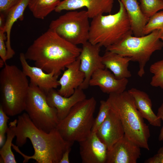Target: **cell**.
<instances>
[{
  "instance_id": "f1b7e54d",
  "label": "cell",
  "mask_w": 163,
  "mask_h": 163,
  "mask_svg": "<svg viewBox=\"0 0 163 163\" xmlns=\"http://www.w3.org/2000/svg\"><path fill=\"white\" fill-rule=\"evenodd\" d=\"M9 117L0 106V146L2 147L5 142V134L8 128L7 122Z\"/></svg>"
},
{
  "instance_id": "7402d4cb",
  "label": "cell",
  "mask_w": 163,
  "mask_h": 163,
  "mask_svg": "<svg viewBox=\"0 0 163 163\" xmlns=\"http://www.w3.org/2000/svg\"><path fill=\"white\" fill-rule=\"evenodd\" d=\"M30 0H21L6 15L5 23L3 28L6 37L5 43L7 50V60L12 58L15 54V52L11 47V34L12 27L18 19L20 20L23 19L24 12L26 7L28 6Z\"/></svg>"
},
{
  "instance_id": "4fadbf2b",
  "label": "cell",
  "mask_w": 163,
  "mask_h": 163,
  "mask_svg": "<svg viewBox=\"0 0 163 163\" xmlns=\"http://www.w3.org/2000/svg\"><path fill=\"white\" fill-rule=\"evenodd\" d=\"M79 143L82 163H106L108 149L96 133Z\"/></svg>"
},
{
  "instance_id": "1f68e13d",
  "label": "cell",
  "mask_w": 163,
  "mask_h": 163,
  "mask_svg": "<svg viewBox=\"0 0 163 163\" xmlns=\"http://www.w3.org/2000/svg\"><path fill=\"white\" fill-rule=\"evenodd\" d=\"M146 163H163V146L160 147L156 154L145 160Z\"/></svg>"
},
{
  "instance_id": "e0dca14e",
  "label": "cell",
  "mask_w": 163,
  "mask_h": 163,
  "mask_svg": "<svg viewBox=\"0 0 163 163\" xmlns=\"http://www.w3.org/2000/svg\"><path fill=\"white\" fill-rule=\"evenodd\" d=\"M46 96L48 104L56 109L59 120L64 119L75 104L86 98L83 90L79 88L69 97L62 96L55 89L51 90Z\"/></svg>"
},
{
  "instance_id": "2e32d148",
  "label": "cell",
  "mask_w": 163,
  "mask_h": 163,
  "mask_svg": "<svg viewBox=\"0 0 163 163\" xmlns=\"http://www.w3.org/2000/svg\"><path fill=\"white\" fill-rule=\"evenodd\" d=\"M96 133L101 140L107 145L108 150L110 149L125 135L120 119L110 109L107 117Z\"/></svg>"
},
{
  "instance_id": "7c38bea8",
  "label": "cell",
  "mask_w": 163,
  "mask_h": 163,
  "mask_svg": "<svg viewBox=\"0 0 163 163\" xmlns=\"http://www.w3.org/2000/svg\"><path fill=\"white\" fill-rule=\"evenodd\" d=\"M114 0H63L61 1L55 11L60 12L63 10L72 11L86 7L90 18L104 13H110Z\"/></svg>"
},
{
  "instance_id": "ffe728a7",
  "label": "cell",
  "mask_w": 163,
  "mask_h": 163,
  "mask_svg": "<svg viewBox=\"0 0 163 163\" xmlns=\"http://www.w3.org/2000/svg\"><path fill=\"white\" fill-rule=\"evenodd\" d=\"M134 100L136 106L142 117L151 125L160 127L161 120L152 110V103L149 95L145 92L135 88L128 91Z\"/></svg>"
},
{
  "instance_id": "3957f363",
  "label": "cell",
  "mask_w": 163,
  "mask_h": 163,
  "mask_svg": "<svg viewBox=\"0 0 163 163\" xmlns=\"http://www.w3.org/2000/svg\"><path fill=\"white\" fill-rule=\"evenodd\" d=\"M106 101L110 109L120 119L125 136L141 148L149 150V127L145 122L136 106L133 97L128 91L110 94Z\"/></svg>"
},
{
  "instance_id": "4dcf8cb0",
  "label": "cell",
  "mask_w": 163,
  "mask_h": 163,
  "mask_svg": "<svg viewBox=\"0 0 163 163\" xmlns=\"http://www.w3.org/2000/svg\"><path fill=\"white\" fill-rule=\"evenodd\" d=\"M6 40L5 33L3 28H0V56L1 59L6 63L7 50L5 41Z\"/></svg>"
},
{
  "instance_id": "5b68a950",
  "label": "cell",
  "mask_w": 163,
  "mask_h": 163,
  "mask_svg": "<svg viewBox=\"0 0 163 163\" xmlns=\"http://www.w3.org/2000/svg\"><path fill=\"white\" fill-rule=\"evenodd\" d=\"M118 11L113 14L98 15L90 23L88 41L106 48L133 34L130 22L122 2L118 0Z\"/></svg>"
},
{
  "instance_id": "9c48e42d",
  "label": "cell",
  "mask_w": 163,
  "mask_h": 163,
  "mask_svg": "<svg viewBox=\"0 0 163 163\" xmlns=\"http://www.w3.org/2000/svg\"><path fill=\"white\" fill-rule=\"evenodd\" d=\"M87 11H70L50 22L49 28L77 45L88 41L90 24Z\"/></svg>"
},
{
  "instance_id": "4316f807",
  "label": "cell",
  "mask_w": 163,
  "mask_h": 163,
  "mask_svg": "<svg viewBox=\"0 0 163 163\" xmlns=\"http://www.w3.org/2000/svg\"><path fill=\"white\" fill-rule=\"evenodd\" d=\"M158 30L163 31V11L157 12L149 18L143 34L144 35H146Z\"/></svg>"
},
{
  "instance_id": "30bf717a",
  "label": "cell",
  "mask_w": 163,
  "mask_h": 163,
  "mask_svg": "<svg viewBox=\"0 0 163 163\" xmlns=\"http://www.w3.org/2000/svg\"><path fill=\"white\" fill-rule=\"evenodd\" d=\"M78 56L80 60V69L85 75L84 80L79 88L84 90L89 85V81L93 73L97 70L104 69L100 52L101 47L98 44H93L88 41L82 45Z\"/></svg>"
},
{
  "instance_id": "5bb4252c",
  "label": "cell",
  "mask_w": 163,
  "mask_h": 163,
  "mask_svg": "<svg viewBox=\"0 0 163 163\" xmlns=\"http://www.w3.org/2000/svg\"><path fill=\"white\" fill-rule=\"evenodd\" d=\"M19 59L24 74L29 77L30 82H33L46 94L51 90L56 89L59 86L58 76L53 72H45L41 69L30 66L26 59L24 54L21 53Z\"/></svg>"
},
{
  "instance_id": "ac0fdd59",
  "label": "cell",
  "mask_w": 163,
  "mask_h": 163,
  "mask_svg": "<svg viewBox=\"0 0 163 163\" xmlns=\"http://www.w3.org/2000/svg\"><path fill=\"white\" fill-rule=\"evenodd\" d=\"M80 64L78 57L75 61L66 67V69L58 80L60 88L57 91L62 96H71L83 83L85 75L80 69Z\"/></svg>"
},
{
  "instance_id": "52a82bcc",
  "label": "cell",
  "mask_w": 163,
  "mask_h": 163,
  "mask_svg": "<svg viewBox=\"0 0 163 163\" xmlns=\"http://www.w3.org/2000/svg\"><path fill=\"white\" fill-rule=\"evenodd\" d=\"M162 31L155 30L150 34L137 37L129 34L119 42L106 48V50L129 57L131 61L138 63L137 75L142 77L145 65L152 54L162 49L163 43L160 40Z\"/></svg>"
},
{
  "instance_id": "836d02e7",
  "label": "cell",
  "mask_w": 163,
  "mask_h": 163,
  "mask_svg": "<svg viewBox=\"0 0 163 163\" xmlns=\"http://www.w3.org/2000/svg\"><path fill=\"white\" fill-rule=\"evenodd\" d=\"M71 147L68 148L63 153L59 163H69V154L71 151Z\"/></svg>"
},
{
  "instance_id": "83f0119b",
  "label": "cell",
  "mask_w": 163,
  "mask_h": 163,
  "mask_svg": "<svg viewBox=\"0 0 163 163\" xmlns=\"http://www.w3.org/2000/svg\"><path fill=\"white\" fill-rule=\"evenodd\" d=\"M100 106L97 115L94 119L91 133H96L107 117L110 108L107 101H100Z\"/></svg>"
},
{
  "instance_id": "d4e9b609",
  "label": "cell",
  "mask_w": 163,
  "mask_h": 163,
  "mask_svg": "<svg viewBox=\"0 0 163 163\" xmlns=\"http://www.w3.org/2000/svg\"><path fill=\"white\" fill-rule=\"evenodd\" d=\"M141 9L149 18L158 11L163 9V0H139Z\"/></svg>"
},
{
  "instance_id": "9a60e30c",
  "label": "cell",
  "mask_w": 163,
  "mask_h": 163,
  "mask_svg": "<svg viewBox=\"0 0 163 163\" xmlns=\"http://www.w3.org/2000/svg\"><path fill=\"white\" fill-rule=\"evenodd\" d=\"M129 81L128 78L118 79L107 69H100L92 74L89 85L97 86L104 93L109 94H119L125 91Z\"/></svg>"
},
{
  "instance_id": "d6a6232c",
  "label": "cell",
  "mask_w": 163,
  "mask_h": 163,
  "mask_svg": "<svg viewBox=\"0 0 163 163\" xmlns=\"http://www.w3.org/2000/svg\"><path fill=\"white\" fill-rule=\"evenodd\" d=\"M157 116L163 121V103L158 109ZM158 139L159 141H163V126L161 129Z\"/></svg>"
},
{
  "instance_id": "8992f818",
  "label": "cell",
  "mask_w": 163,
  "mask_h": 163,
  "mask_svg": "<svg viewBox=\"0 0 163 163\" xmlns=\"http://www.w3.org/2000/svg\"><path fill=\"white\" fill-rule=\"evenodd\" d=\"M97 102L92 97L80 101L59 120L56 129L66 141L73 143L88 138L91 133Z\"/></svg>"
},
{
  "instance_id": "ba28073f",
  "label": "cell",
  "mask_w": 163,
  "mask_h": 163,
  "mask_svg": "<svg viewBox=\"0 0 163 163\" xmlns=\"http://www.w3.org/2000/svg\"><path fill=\"white\" fill-rule=\"evenodd\" d=\"M24 110L33 123L46 133L56 129L59 121L56 109L47 103L46 94L30 82Z\"/></svg>"
},
{
  "instance_id": "8fae6325",
  "label": "cell",
  "mask_w": 163,
  "mask_h": 163,
  "mask_svg": "<svg viewBox=\"0 0 163 163\" xmlns=\"http://www.w3.org/2000/svg\"><path fill=\"white\" fill-rule=\"evenodd\" d=\"M140 148L124 135L108 150L106 163H136Z\"/></svg>"
},
{
  "instance_id": "f546056e",
  "label": "cell",
  "mask_w": 163,
  "mask_h": 163,
  "mask_svg": "<svg viewBox=\"0 0 163 163\" xmlns=\"http://www.w3.org/2000/svg\"><path fill=\"white\" fill-rule=\"evenodd\" d=\"M21 0H0V14L6 15Z\"/></svg>"
},
{
  "instance_id": "7a4b0ae2",
  "label": "cell",
  "mask_w": 163,
  "mask_h": 163,
  "mask_svg": "<svg viewBox=\"0 0 163 163\" xmlns=\"http://www.w3.org/2000/svg\"><path fill=\"white\" fill-rule=\"evenodd\" d=\"M81 50L49 28L34 41L24 54L26 59L33 61L35 66L59 76L62 71L77 59Z\"/></svg>"
},
{
  "instance_id": "d590c367",
  "label": "cell",
  "mask_w": 163,
  "mask_h": 163,
  "mask_svg": "<svg viewBox=\"0 0 163 163\" xmlns=\"http://www.w3.org/2000/svg\"><path fill=\"white\" fill-rule=\"evenodd\" d=\"M5 63L2 59H0V68L3 67Z\"/></svg>"
},
{
  "instance_id": "277c9868",
  "label": "cell",
  "mask_w": 163,
  "mask_h": 163,
  "mask_svg": "<svg viewBox=\"0 0 163 163\" xmlns=\"http://www.w3.org/2000/svg\"><path fill=\"white\" fill-rule=\"evenodd\" d=\"M29 84L22 70L5 63L0 72V105L8 116H14L24 110Z\"/></svg>"
},
{
  "instance_id": "e575fe53",
  "label": "cell",
  "mask_w": 163,
  "mask_h": 163,
  "mask_svg": "<svg viewBox=\"0 0 163 163\" xmlns=\"http://www.w3.org/2000/svg\"><path fill=\"white\" fill-rule=\"evenodd\" d=\"M4 15L2 14H0V28H3L5 23Z\"/></svg>"
},
{
  "instance_id": "603a6c76",
  "label": "cell",
  "mask_w": 163,
  "mask_h": 163,
  "mask_svg": "<svg viewBox=\"0 0 163 163\" xmlns=\"http://www.w3.org/2000/svg\"><path fill=\"white\" fill-rule=\"evenodd\" d=\"M60 0H30L28 5L33 16L43 19L55 10Z\"/></svg>"
},
{
  "instance_id": "44dd1931",
  "label": "cell",
  "mask_w": 163,
  "mask_h": 163,
  "mask_svg": "<svg viewBox=\"0 0 163 163\" xmlns=\"http://www.w3.org/2000/svg\"><path fill=\"white\" fill-rule=\"evenodd\" d=\"M123 5L129 18L135 36H144V27L149 18L142 12L137 0H120Z\"/></svg>"
},
{
  "instance_id": "8d00e7d4",
  "label": "cell",
  "mask_w": 163,
  "mask_h": 163,
  "mask_svg": "<svg viewBox=\"0 0 163 163\" xmlns=\"http://www.w3.org/2000/svg\"><path fill=\"white\" fill-rule=\"evenodd\" d=\"M160 39H161L163 41V31L161 34V36L160 37Z\"/></svg>"
},
{
  "instance_id": "cb8c5ba5",
  "label": "cell",
  "mask_w": 163,
  "mask_h": 163,
  "mask_svg": "<svg viewBox=\"0 0 163 163\" xmlns=\"http://www.w3.org/2000/svg\"><path fill=\"white\" fill-rule=\"evenodd\" d=\"M17 119L10 122L6 134L7 138L4 144L0 150V155L2 162L4 163H17L14 154L11 150L12 141L16 136L15 128Z\"/></svg>"
},
{
  "instance_id": "484cf974",
  "label": "cell",
  "mask_w": 163,
  "mask_h": 163,
  "mask_svg": "<svg viewBox=\"0 0 163 163\" xmlns=\"http://www.w3.org/2000/svg\"><path fill=\"white\" fill-rule=\"evenodd\" d=\"M149 71L153 74L150 83L151 85L163 89V59L152 64Z\"/></svg>"
},
{
  "instance_id": "6da1fadb",
  "label": "cell",
  "mask_w": 163,
  "mask_h": 163,
  "mask_svg": "<svg viewBox=\"0 0 163 163\" xmlns=\"http://www.w3.org/2000/svg\"><path fill=\"white\" fill-rule=\"evenodd\" d=\"M15 128L16 145L13 149L24 158L37 163H59L62 155L74 143L65 140L56 128L46 133L38 128L28 115L18 116Z\"/></svg>"
},
{
  "instance_id": "d6986e66",
  "label": "cell",
  "mask_w": 163,
  "mask_h": 163,
  "mask_svg": "<svg viewBox=\"0 0 163 163\" xmlns=\"http://www.w3.org/2000/svg\"><path fill=\"white\" fill-rule=\"evenodd\" d=\"M101 60L105 68L110 69L118 79L128 78L132 74L128 68L130 58L109 51L105 52L101 56Z\"/></svg>"
}]
</instances>
